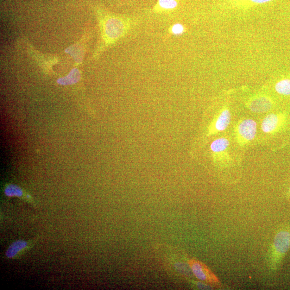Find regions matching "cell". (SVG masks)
<instances>
[{"instance_id":"obj_6","label":"cell","mask_w":290,"mask_h":290,"mask_svg":"<svg viewBox=\"0 0 290 290\" xmlns=\"http://www.w3.org/2000/svg\"><path fill=\"white\" fill-rule=\"evenodd\" d=\"M272 107V102L267 97L257 98L250 104V110L256 113H263L268 111Z\"/></svg>"},{"instance_id":"obj_8","label":"cell","mask_w":290,"mask_h":290,"mask_svg":"<svg viewBox=\"0 0 290 290\" xmlns=\"http://www.w3.org/2000/svg\"><path fill=\"white\" fill-rule=\"evenodd\" d=\"M231 114L228 109L224 110L220 113L215 124L216 129L218 131L225 130L230 124Z\"/></svg>"},{"instance_id":"obj_11","label":"cell","mask_w":290,"mask_h":290,"mask_svg":"<svg viewBox=\"0 0 290 290\" xmlns=\"http://www.w3.org/2000/svg\"><path fill=\"white\" fill-rule=\"evenodd\" d=\"M4 193L8 197L21 198L23 197L24 195L22 189L15 185H9L6 187Z\"/></svg>"},{"instance_id":"obj_3","label":"cell","mask_w":290,"mask_h":290,"mask_svg":"<svg viewBox=\"0 0 290 290\" xmlns=\"http://www.w3.org/2000/svg\"><path fill=\"white\" fill-rule=\"evenodd\" d=\"M193 274L201 281L210 283L211 285H219L220 281L218 277L206 265L199 261L192 259L188 262Z\"/></svg>"},{"instance_id":"obj_4","label":"cell","mask_w":290,"mask_h":290,"mask_svg":"<svg viewBox=\"0 0 290 290\" xmlns=\"http://www.w3.org/2000/svg\"><path fill=\"white\" fill-rule=\"evenodd\" d=\"M257 132V124L253 119L243 120L238 126V135L242 141L248 142L254 139Z\"/></svg>"},{"instance_id":"obj_16","label":"cell","mask_w":290,"mask_h":290,"mask_svg":"<svg viewBox=\"0 0 290 290\" xmlns=\"http://www.w3.org/2000/svg\"></svg>"},{"instance_id":"obj_10","label":"cell","mask_w":290,"mask_h":290,"mask_svg":"<svg viewBox=\"0 0 290 290\" xmlns=\"http://www.w3.org/2000/svg\"><path fill=\"white\" fill-rule=\"evenodd\" d=\"M229 145V141L225 138H220L214 141L211 145V149L214 153L223 152Z\"/></svg>"},{"instance_id":"obj_1","label":"cell","mask_w":290,"mask_h":290,"mask_svg":"<svg viewBox=\"0 0 290 290\" xmlns=\"http://www.w3.org/2000/svg\"><path fill=\"white\" fill-rule=\"evenodd\" d=\"M101 24L102 38L105 47L109 46L123 37L130 27L127 18L111 14L99 13Z\"/></svg>"},{"instance_id":"obj_2","label":"cell","mask_w":290,"mask_h":290,"mask_svg":"<svg viewBox=\"0 0 290 290\" xmlns=\"http://www.w3.org/2000/svg\"><path fill=\"white\" fill-rule=\"evenodd\" d=\"M290 248V232L283 230L277 233L270 252V262L274 269L279 266Z\"/></svg>"},{"instance_id":"obj_9","label":"cell","mask_w":290,"mask_h":290,"mask_svg":"<svg viewBox=\"0 0 290 290\" xmlns=\"http://www.w3.org/2000/svg\"><path fill=\"white\" fill-rule=\"evenodd\" d=\"M81 74L79 69L74 68L72 69L70 73L67 77L62 78L58 80V83L60 85H72L77 83L80 79Z\"/></svg>"},{"instance_id":"obj_14","label":"cell","mask_w":290,"mask_h":290,"mask_svg":"<svg viewBox=\"0 0 290 290\" xmlns=\"http://www.w3.org/2000/svg\"><path fill=\"white\" fill-rule=\"evenodd\" d=\"M171 33L175 35H180L184 33V27L181 24H176L171 28Z\"/></svg>"},{"instance_id":"obj_13","label":"cell","mask_w":290,"mask_h":290,"mask_svg":"<svg viewBox=\"0 0 290 290\" xmlns=\"http://www.w3.org/2000/svg\"><path fill=\"white\" fill-rule=\"evenodd\" d=\"M159 7L163 10H172L178 6V2L176 0H159Z\"/></svg>"},{"instance_id":"obj_7","label":"cell","mask_w":290,"mask_h":290,"mask_svg":"<svg viewBox=\"0 0 290 290\" xmlns=\"http://www.w3.org/2000/svg\"><path fill=\"white\" fill-rule=\"evenodd\" d=\"M280 123L281 118L279 115H269L264 119L262 122V130L265 133H272L279 127Z\"/></svg>"},{"instance_id":"obj_15","label":"cell","mask_w":290,"mask_h":290,"mask_svg":"<svg viewBox=\"0 0 290 290\" xmlns=\"http://www.w3.org/2000/svg\"><path fill=\"white\" fill-rule=\"evenodd\" d=\"M249 1L253 4H261L272 1L273 0H249Z\"/></svg>"},{"instance_id":"obj_5","label":"cell","mask_w":290,"mask_h":290,"mask_svg":"<svg viewBox=\"0 0 290 290\" xmlns=\"http://www.w3.org/2000/svg\"><path fill=\"white\" fill-rule=\"evenodd\" d=\"M31 245L29 241L20 239L12 242L5 252V256L8 259H14L27 251Z\"/></svg>"},{"instance_id":"obj_12","label":"cell","mask_w":290,"mask_h":290,"mask_svg":"<svg viewBox=\"0 0 290 290\" xmlns=\"http://www.w3.org/2000/svg\"><path fill=\"white\" fill-rule=\"evenodd\" d=\"M276 91L282 95L290 94V79H284L278 82L275 86Z\"/></svg>"}]
</instances>
